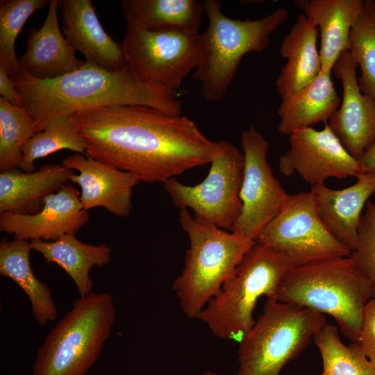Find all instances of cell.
Wrapping results in <instances>:
<instances>
[{"label":"cell","instance_id":"cell-1","mask_svg":"<svg viewBox=\"0 0 375 375\" xmlns=\"http://www.w3.org/2000/svg\"><path fill=\"white\" fill-rule=\"evenodd\" d=\"M72 121L85 141L86 156L148 183H164L210 164L217 144L188 117L144 106L84 110Z\"/></svg>","mask_w":375,"mask_h":375},{"label":"cell","instance_id":"cell-2","mask_svg":"<svg viewBox=\"0 0 375 375\" xmlns=\"http://www.w3.org/2000/svg\"><path fill=\"white\" fill-rule=\"evenodd\" d=\"M12 81L33 119L35 134L56 118L95 108L144 106L176 116L183 110L176 90L142 82L128 67L110 70L85 61L55 78L37 79L23 70Z\"/></svg>","mask_w":375,"mask_h":375},{"label":"cell","instance_id":"cell-3","mask_svg":"<svg viewBox=\"0 0 375 375\" xmlns=\"http://www.w3.org/2000/svg\"><path fill=\"white\" fill-rule=\"evenodd\" d=\"M374 297L369 283L350 256L292 267L277 288L276 301L333 317L342 333L358 342L364 309Z\"/></svg>","mask_w":375,"mask_h":375},{"label":"cell","instance_id":"cell-4","mask_svg":"<svg viewBox=\"0 0 375 375\" xmlns=\"http://www.w3.org/2000/svg\"><path fill=\"white\" fill-rule=\"evenodd\" d=\"M178 222L188 236L190 247L172 288L184 314L197 319L256 242L219 228L187 209L179 210Z\"/></svg>","mask_w":375,"mask_h":375},{"label":"cell","instance_id":"cell-5","mask_svg":"<svg viewBox=\"0 0 375 375\" xmlns=\"http://www.w3.org/2000/svg\"><path fill=\"white\" fill-rule=\"evenodd\" d=\"M208 24L200 37L199 58L193 78L201 84V93L210 102L221 101L229 88L243 56L260 52L269 36L289 16L279 8L258 19H232L224 14L219 0L201 1Z\"/></svg>","mask_w":375,"mask_h":375},{"label":"cell","instance_id":"cell-6","mask_svg":"<svg viewBox=\"0 0 375 375\" xmlns=\"http://www.w3.org/2000/svg\"><path fill=\"white\" fill-rule=\"evenodd\" d=\"M115 317L110 293L92 292L75 299L38 349L33 375H85L108 338Z\"/></svg>","mask_w":375,"mask_h":375},{"label":"cell","instance_id":"cell-7","mask_svg":"<svg viewBox=\"0 0 375 375\" xmlns=\"http://www.w3.org/2000/svg\"><path fill=\"white\" fill-rule=\"evenodd\" d=\"M292 267L285 257L256 242L197 319L218 338L240 342L255 323L258 300H276L279 283Z\"/></svg>","mask_w":375,"mask_h":375},{"label":"cell","instance_id":"cell-8","mask_svg":"<svg viewBox=\"0 0 375 375\" xmlns=\"http://www.w3.org/2000/svg\"><path fill=\"white\" fill-rule=\"evenodd\" d=\"M326 324L322 313L267 299L262 313L240 341L238 375H279Z\"/></svg>","mask_w":375,"mask_h":375},{"label":"cell","instance_id":"cell-9","mask_svg":"<svg viewBox=\"0 0 375 375\" xmlns=\"http://www.w3.org/2000/svg\"><path fill=\"white\" fill-rule=\"evenodd\" d=\"M244 164L242 151L231 142L221 140L217 142L204 180L187 185L172 178L163 183L164 189L175 207L191 209L194 215L231 231L242 208Z\"/></svg>","mask_w":375,"mask_h":375},{"label":"cell","instance_id":"cell-10","mask_svg":"<svg viewBox=\"0 0 375 375\" xmlns=\"http://www.w3.org/2000/svg\"><path fill=\"white\" fill-rule=\"evenodd\" d=\"M200 37L126 25L122 45L127 67L142 82L176 91L197 67Z\"/></svg>","mask_w":375,"mask_h":375},{"label":"cell","instance_id":"cell-11","mask_svg":"<svg viewBox=\"0 0 375 375\" xmlns=\"http://www.w3.org/2000/svg\"><path fill=\"white\" fill-rule=\"evenodd\" d=\"M256 242L285 257L293 267L351 253L323 222L310 190L290 195Z\"/></svg>","mask_w":375,"mask_h":375},{"label":"cell","instance_id":"cell-12","mask_svg":"<svg viewBox=\"0 0 375 375\" xmlns=\"http://www.w3.org/2000/svg\"><path fill=\"white\" fill-rule=\"evenodd\" d=\"M241 145L244 160L240 190L242 208L231 231L256 242L290 195L275 178L267 160L269 143L256 127L242 131Z\"/></svg>","mask_w":375,"mask_h":375},{"label":"cell","instance_id":"cell-13","mask_svg":"<svg viewBox=\"0 0 375 375\" xmlns=\"http://www.w3.org/2000/svg\"><path fill=\"white\" fill-rule=\"evenodd\" d=\"M290 149L279 158L281 174L297 173L312 186L328 178H345L360 174L358 160L344 148L328 123L323 129L308 127L289 135Z\"/></svg>","mask_w":375,"mask_h":375},{"label":"cell","instance_id":"cell-14","mask_svg":"<svg viewBox=\"0 0 375 375\" xmlns=\"http://www.w3.org/2000/svg\"><path fill=\"white\" fill-rule=\"evenodd\" d=\"M357 63L347 51L336 60L332 72L342 85V100L328 125L357 160L375 140V100L360 89Z\"/></svg>","mask_w":375,"mask_h":375},{"label":"cell","instance_id":"cell-15","mask_svg":"<svg viewBox=\"0 0 375 375\" xmlns=\"http://www.w3.org/2000/svg\"><path fill=\"white\" fill-rule=\"evenodd\" d=\"M43 203L33 215L0 213V231L22 240L53 241L65 234L76 235L88 222L79 192L70 184L46 196Z\"/></svg>","mask_w":375,"mask_h":375},{"label":"cell","instance_id":"cell-16","mask_svg":"<svg viewBox=\"0 0 375 375\" xmlns=\"http://www.w3.org/2000/svg\"><path fill=\"white\" fill-rule=\"evenodd\" d=\"M62 165L79 172L72 173L69 181L81 187L84 210L103 207L119 217L131 215L133 190L140 182L133 174L78 153L63 159Z\"/></svg>","mask_w":375,"mask_h":375},{"label":"cell","instance_id":"cell-17","mask_svg":"<svg viewBox=\"0 0 375 375\" xmlns=\"http://www.w3.org/2000/svg\"><path fill=\"white\" fill-rule=\"evenodd\" d=\"M62 33L85 61L110 70L127 67L122 42H115L103 29L90 0H58Z\"/></svg>","mask_w":375,"mask_h":375},{"label":"cell","instance_id":"cell-18","mask_svg":"<svg viewBox=\"0 0 375 375\" xmlns=\"http://www.w3.org/2000/svg\"><path fill=\"white\" fill-rule=\"evenodd\" d=\"M356 178L355 183L342 190L331 189L324 183L310 189L323 222L351 252L357 246L362 208L375 193V174L360 173Z\"/></svg>","mask_w":375,"mask_h":375},{"label":"cell","instance_id":"cell-19","mask_svg":"<svg viewBox=\"0 0 375 375\" xmlns=\"http://www.w3.org/2000/svg\"><path fill=\"white\" fill-rule=\"evenodd\" d=\"M58 0H50L42 26L31 28L26 51L19 64L26 74L37 79H52L81 68L85 61L78 59L75 50L60 31L58 21Z\"/></svg>","mask_w":375,"mask_h":375},{"label":"cell","instance_id":"cell-20","mask_svg":"<svg viewBox=\"0 0 375 375\" xmlns=\"http://www.w3.org/2000/svg\"><path fill=\"white\" fill-rule=\"evenodd\" d=\"M294 4L320 33L322 70L331 72L348 51L351 30L359 17L364 0H295Z\"/></svg>","mask_w":375,"mask_h":375},{"label":"cell","instance_id":"cell-21","mask_svg":"<svg viewBox=\"0 0 375 375\" xmlns=\"http://www.w3.org/2000/svg\"><path fill=\"white\" fill-rule=\"evenodd\" d=\"M73 172L62 164H49L38 170L19 169L0 173V213L33 215L44 206V198L69 181Z\"/></svg>","mask_w":375,"mask_h":375},{"label":"cell","instance_id":"cell-22","mask_svg":"<svg viewBox=\"0 0 375 375\" xmlns=\"http://www.w3.org/2000/svg\"><path fill=\"white\" fill-rule=\"evenodd\" d=\"M318 36V28L303 13L299 14L280 47L281 56L287 60L276 80L281 98L311 83L322 71Z\"/></svg>","mask_w":375,"mask_h":375},{"label":"cell","instance_id":"cell-23","mask_svg":"<svg viewBox=\"0 0 375 375\" xmlns=\"http://www.w3.org/2000/svg\"><path fill=\"white\" fill-rule=\"evenodd\" d=\"M331 74L322 70L311 83L281 98L277 111L279 133L290 135L315 123L329 120L341 102Z\"/></svg>","mask_w":375,"mask_h":375},{"label":"cell","instance_id":"cell-24","mask_svg":"<svg viewBox=\"0 0 375 375\" xmlns=\"http://www.w3.org/2000/svg\"><path fill=\"white\" fill-rule=\"evenodd\" d=\"M29 242L31 249L66 272L74 282L81 297L92 292L94 282L89 276L90 269L94 266L102 267L110 262V247L105 244L84 243L75 234H65L53 241L33 240Z\"/></svg>","mask_w":375,"mask_h":375},{"label":"cell","instance_id":"cell-25","mask_svg":"<svg viewBox=\"0 0 375 375\" xmlns=\"http://www.w3.org/2000/svg\"><path fill=\"white\" fill-rule=\"evenodd\" d=\"M126 25L147 31L199 33L203 7L196 0H123Z\"/></svg>","mask_w":375,"mask_h":375},{"label":"cell","instance_id":"cell-26","mask_svg":"<svg viewBox=\"0 0 375 375\" xmlns=\"http://www.w3.org/2000/svg\"><path fill=\"white\" fill-rule=\"evenodd\" d=\"M30 242L4 238L0 242V275L15 282L28 296L36 322L44 325L55 321L58 312L49 285L34 274L30 262Z\"/></svg>","mask_w":375,"mask_h":375},{"label":"cell","instance_id":"cell-27","mask_svg":"<svg viewBox=\"0 0 375 375\" xmlns=\"http://www.w3.org/2000/svg\"><path fill=\"white\" fill-rule=\"evenodd\" d=\"M313 340L323 364L322 372L315 375H375V362L367 358L358 342L344 344L336 326L326 323Z\"/></svg>","mask_w":375,"mask_h":375},{"label":"cell","instance_id":"cell-28","mask_svg":"<svg viewBox=\"0 0 375 375\" xmlns=\"http://www.w3.org/2000/svg\"><path fill=\"white\" fill-rule=\"evenodd\" d=\"M61 149L85 154V143L75 128L72 116H62L51 121L45 128L30 138L22 147L19 169L25 172L35 171L34 161Z\"/></svg>","mask_w":375,"mask_h":375},{"label":"cell","instance_id":"cell-29","mask_svg":"<svg viewBox=\"0 0 375 375\" xmlns=\"http://www.w3.org/2000/svg\"><path fill=\"white\" fill-rule=\"evenodd\" d=\"M35 134L33 119L24 107L0 98V170L19 169L22 147Z\"/></svg>","mask_w":375,"mask_h":375},{"label":"cell","instance_id":"cell-30","mask_svg":"<svg viewBox=\"0 0 375 375\" xmlns=\"http://www.w3.org/2000/svg\"><path fill=\"white\" fill-rule=\"evenodd\" d=\"M348 51L360 67L361 90L375 100V0H364L349 34Z\"/></svg>","mask_w":375,"mask_h":375},{"label":"cell","instance_id":"cell-31","mask_svg":"<svg viewBox=\"0 0 375 375\" xmlns=\"http://www.w3.org/2000/svg\"><path fill=\"white\" fill-rule=\"evenodd\" d=\"M48 0H1L0 1V62L15 81L23 72L17 58L15 43L28 17L36 10L43 9Z\"/></svg>","mask_w":375,"mask_h":375},{"label":"cell","instance_id":"cell-32","mask_svg":"<svg viewBox=\"0 0 375 375\" xmlns=\"http://www.w3.org/2000/svg\"><path fill=\"white\" fill-rule=\"evenodd\" d=\"M355 266L369 283L375 297V203L367 201L358 228V243L351 252Z\"/></svg>","mask_w":375,"mask_h":375},{"label":"cell","instance_id":"cell-33","mask_svg":"<svg viewBox=\"0 0 375 375\" xmlns=\"http://www.w3.org/2000/svg\"><path fill=\"white\" fill-rule=\"evenodd\" d=\"M358 342L367 358L375 362V297L365 307Z\"/></svg>","mask_w":375,"mask_h":375},{"label":"cell","instance_id":"cell-34","mask_svg":"<svg viewBox=\"0 0 375 375\" xmlns=\"http://www.w3.org/2000/svg\"><path fill=\"white\" fill-rule=\"evenodd\" d=\"M0 94L1 97L17 107H24L19 92L10 78L5 65L0 62Z\"/></svg>","mask_w":375,"mask_h":375},{"label":"cell","instance_id":"cell-35","mask_svg":"<svg viewBox=\"0 0 375 375\" xmlns=\"http://www.w3.org/2000/svg\"><path fill=\"white\" fill-rule=\"evenodd\" d=\"M360 173L375 174V140L358 160Z\"/></svg>","mask_w":375,"mask_h":375},{"label":"cell","instance_id":"cell-36","mask_svg":"<svg viewBox=\"0 0 375 375\" xmlns=\"http://www.w3.org/2000/svg\"><path fill=\"white\" fill-rule=\"evenodd\" d=\"M203 375H218V374H216L215 372L208 371V372H205Z\"/></svg>","mask_w":375,"mask_h":375}]
</instances>
